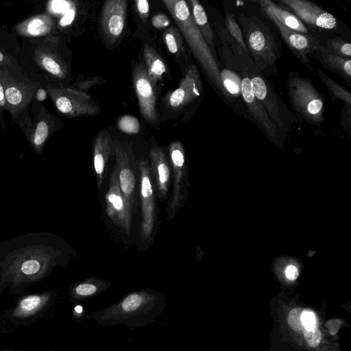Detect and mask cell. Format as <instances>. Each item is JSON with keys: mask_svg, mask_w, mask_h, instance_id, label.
<instances>
[{"mask_svg": "<svg viewBox=\"0 0 351 351\" xmlns=\"http://www.w3.org/2000/svg\"><path fill=\"white\" fill-rule=\"evenodd\" d=\"M0 69L14 77L45 86L47 82L39 75L23 53L18 36L5 27H0Z\"/></svg>", "mask_w": 351, "mask_h": 351, "instance_id": "cell-9", "label": "cell"}, {"mask_svg": "<svg viewBox=\"0 0 351 351\" xmlns=\"http://www.w3.org/2000/svg\"><path fill=\"white\" fill-rule=\"evenodd\" d=\"M203 93L199 70L192 64L186 70L178 87L167 95L165 104L169 109L178 111L198 99Z\"/></svg>", "mask_w": 351, "mask_h": 351, "instance_id": "cell-15", "label": "cell"}, {"mask_svg": "<svg viewBox=\"0 0 351 351\" xmlns=\"http://www.w3.org/2000/svg\"><path fill=\"white\" fill-rule=\"evenodd\" d=\"M285 276L289 280H295L298 276V271L294 265H289L285 269Z\"/></svg>", "mask_w": 351, "mask_h": 351, "instance_id": "cell-45", "label": "cell"}, {"mask_svg": "<svg viewBox=\"0 0 351 351\" xmlns=\"http://www.w3.org/2000/svg\"><path fill=\"white\" fill-rule=\"evenodd\" d=\"M62 46V38L58 36L23 38L21 44L39 75L53 86H69L70 64Z\"/></svg>", "mask_w": 351, "mask_h": 351, "instance_id": "cell-5", "label": "cell"}, {"mask_svg": "<svg viewBox=\"0 0 351 351\" xmlns=\"http://www.w3.org/2000/svg\"><path fill=\"white\" fill-rule=\"evenodd\" d=\"M167 306L162 294L141 291L130 293L101 310L86 314V319L104 326L123 325L137 328L154 322Z\"/></svg>", "mask_w": 351, "mask_h": 351, "instance_id": "cell-2", "label": "cell"}, {"mask_svg": "<svg viewBox=\"0 0 351 351\" xmlns=\"http://www.w3.org/2000/svg\"><path fill=\"white\" fill-rule=\"evenodd\" d=\"M241 62V95L245 106V117L254 123L269 138L276 140L285 136L283 132L270 118L261 103L255 97L245 68Z\"/></svg>", "mask_w": 351, "mask_h": 351, "instance_id": "cell-12", "label": "cell"}, {"mask_svg": "<svg viewBox=\"0 0 351 351\" xmlns=\"http://www.w3.org/2000/svg\"><path fill=\"white\" fill-rule=\"evenodd\" d=\"M315 74L325 85L332 101L341 100L351 107V93L346 88L335 82L319 68L315 69Z\"/></svg>", "mask_w": 351, "mask_h": 351, "instance_id": "cell-25", "label": "cell"}, {"mask_svg": "<svg viewBox=\"0 0 351 351\" xmlns=\"http://www.w3.org/2000/svg\"><path fill=\"white\" fill-rule=\"evenodd\" d=\"M69 256L63 240L47 232L21 234L0 242V296L20 295L45 278Z\"/></svg>", "mask_w": 351, "mask_h": 351, "instance_id": "cell-1", "label": "cell"}, {"mask_svg": "<svg viewBox=\"0 0 351 351\" xmlns=\"http://www.w3.org/2000/svg\"><path fill=\"white\" fill-rule=\"evenodd\" d=\"M126 0H108L101 9L100 25L108 45H114L121 36L125 25Z\"/></svg>", "mask_w": 351, "mask_h": 351, "instance_id": "cell-18", "label": "cell"}, {"mask_svg": "<svg viewBox=\"0 0 351 351\" xmlns=\"http://www.w3.org/2000/svg\"><path fill=\"white\" fill-rule=\"evenodd\" d=\"M238 23L250 56L255 65L265 78L276 77L277 62L280 58L282 45L276 26L269 19L243 13L238 16Z\"/></svg>", "mask_w": 351, "mask_h": 351, "instance_id": "cell-3", "label": "cell"}, {"mask_svg": "<svg viewBox=\"0 0 351 351\" xmlns=\"http://www.w3.org/2000/svg\"><path fill=\"white\" fill-rule=\"evenodd\" d=\"M119 182L122 191L126 194H130L135 186V178L133 173L129 169H122L119 173Z\"/></svg>", "mask_w": 351, "mask_h": 351, "instance_id": "cell-31", "label": "cell"}, {"mask_svg": "<svg viewBox=\"0 0 351 351\" xmlns=\"http://www.w3.org/2000/svg\"><path fill=\"white\" fill-rule=\"evenodd\" d=\"M258 2L261 12L267 19L274 20L293 31L313 35L311 29L289 10L271 0H261Z\"/></svg>", "mask_w": 351, "mask_h": 351, "instance_id": "cell-20", "label": "cell"}, {"mask_svg": "<svg viewBox=\"0 0 351 351\" xmlns=\"http://www.w3.org/2000/svg\"><path fill=\"white\" fill-rule=\"evenodd\" d=\"M117 126L122 132L129 134H136L141 129L138 119L131 115H124L117 121Z\"/></svg>", "mask_w": 351, "mask_h": 351, "instance_id": "cell-30", "label": "cell"}, {"mask_svg": "<svg viewBox=\"0 0 351 351\" xmlns=\"http://www.w3.org/2000/svg\"><path fill=\"white\" fill-rule=\"evenodd\" d=\"M340 125L341 128L347 132L350 133L351 129V107L343 104V108L341 111V120Z\"/></svg>", "mask_w": 351, "mask_h": 351, "instance_id": "cell-36", "label": "cell"}, {"mask_svg": "<svg viewBox=\"0 0 351 351\" xmlns=\"http://www.w3.org/2000/svg\"><path fill=\"white\" fill-rule=\"evenodd\" d=\"M12 32L22 38L57 36L56 19L47 12H41L18 23Z\"/></svg>", "mask_w": 351, "mask_h": 351, "instance_id": "cell-19", "label": "cell"}, {"mask_svg": "<svg viewBox=\"0 0 351 351\" xmlns=\"http://www.w3.org/2000/svg\"><path fill=\"white\" fill-rule=\"evenodd\" d=\"M324 47L331 53L351 59V44L341 37L327 39Z\"/></svg>", "mask_w": 351, "mask_h": 351, "instance_id": "cell-28", "label": "cell"}, {"mask_svg": "<svg viewBox=\"0 0 351 351\" xmlns=\"http://www.w3.org/2000/svg\"><path fill=\"white\" fill-rule=\"evenodd\" d=\"M241 58L250 80L255 97L283 132L291 131L298 121L293 112L289 109L268 79L262 75L250 55L242 50Z\"/></svg>", "mask_w": 351, "mask_h": 351, "instance_id": "cell-6", "label": "cell"}, {"mask_svg": "<svg viewBox=\"0 0 351 351\" xmlns=\"http://www.w3.org/2000/svg\"><path fill=\"white\" fill-rule=\"evenodd\" d=\"M49 351H53V350H50Z\"/></svg>", "mask_w": 351, "mask_h": 351, "instance_id": "cell-47", "label": "cell"}, {"mask_svg": "<svg viewBox=\"0 0 351 351\" xmlns=\"http://www.w3.org/2000/svg\"><path fill=\"white\" fill-rule=\"evenodd\" d=\"M304 340L311 348H316L320 343L322 338L321 331L317 327L312 329L302 330Z\"/></svg>", "mask_w": 351, "mask_h": 351, "instance_id": "cell-33", "label": "cell"}, {"mask_svg": "<svg viewBox=\"0 0 351 351\" xmlns=\"http://www.w3.org/2000/svg\"><path fill=\"white\" fill-rule=\"evenodd\" d=\"M304 309L301 307L293 308L287 316V322L291 329L295 331L302 330V313Z\"/></svg>", "mask_w": 351, "mask_h": 351, "instance_id": "cell-32", "label": "cell"}, {"mask_svg": "<svg viewBox=\"0 0 351 351\" xmlns=\"http://www.w3.org/2000/svg\"><path fill=\"white\" fill-rule=\"evenodd\" d=\"M133 82L141 115L149 123L155 124L158 121L156 95L146 67L142 63L134 66Z\"/></svg>", "mask_w": 351, "mask_h": 351, "instance_id": "cell-16", "label": "cell"}, {"mask_svg": "<svg viewBox=\"0 0 351 351\" xmlns=\"http://www.w3.org/2000/svg\"><path fill=\"white\" fill-rule=\"evenodd\" d=\"M48 93L45 86L40 85L35 90L34 101L42 103L47 98Z\"/></svg>", "mask_w": 351, "mask_h": 351, "instance_id": "cell-43", "label": "cell"}, {"mask_svg": "<svg viewBox=\"0 0 351 351\" xmlns=\"http://www.w3.org/2000/svg\"><path fill=\"white\" fill-rule=\"evenodd\" d=\"M105 82L106 80L103 79L101 76L92 77L86 79L84 82L73 84V87L85 92L84 90H86L94 86L104 83Z\"/></svg>", "mask_w": 351, "mask_h": 351, "instance_id": "cell-35", "label": "cell"}, {"mask_svg": "<svg viewBox=\"0 0 351 351\" xmlns=\"http://www.w3.org/2000/svg\"><path fill=\"white\" fill-rule=\"evenodd\" d=\"M31 108L32 128L26 138L34 152L41 154L52 134L61 128L62 123L61 120L51 114L42 103L34 100Z\"/></svg>", "mask_w": 351, "mask_h": 351, "instance_id": "cell-14", "label": "cell"}, {"mask_svg": "<svg viewBox=\"0 0 351 351\" xmlns=\"http://www.w3.org/2000/svg\"><path fill=\"white\" fill-rule=\"evenodd\" d=\"M302 323L304 329L316 327V317L313 312L304 310L302 313Z\"/></svg>", "mask_w": 351, "mask_h": 351, "instance_id": "cell-37", "label": "cell"}, {"mask_svg": "<svg viewBox=\"0 0 351 351\" xmlns=\"http://www.w3.org/2000/svg\"><path fill=\"white\" fill-rule=\"evenodd\" d=\"M6 110L5 108V98L4 93V87L0 74V124L3 129L5 128V122L4 119V112Z\"/></svg>", "mask_w": 351, "mask_h": 351, "instance_id": "cell-39", "label": "cell"}, {"mask_svg": "<svg viewBox=\"0 0 351 351\" xmlns=\"http://www.w3.org/2000/svg\"><path fill=\"white\" fill-rule=\"evenodd\" d=\"M269 21L276 26L294 56L315 74V68L311 64L308 56L322 45L319 39L313 35L302 34L286 28L274 20Z\"/></svg>", "mask_w": 351, "mask_h": 351, "instance_id": "cell-17", "label": "cell"}, {"mask_svg": "<svg viewBox=\"0 0 351 351\" xmlns=\"http://www.w3.org/2000/svg\"><path fill=\"white\" fill-rule=\"evenodd\" d=\"M143 58L147 75L152 84L161 80L166 72V66L163 59L157 51L150 46H145L143 49Z\"/></svg>", "mask_w": 351, "mask_h": 351, "instance_id": "cell-23", "label": "cell"}, {"mask_svg": "<svg viewBox=\"0 0 351 351\" xmlns=\"http://www.w3.org/2000/svg\"><path fill=\"white\" fill-rule=\"evenodd\" d=\"M162 1L173 16L207 81L225 101V92L220 77L219 59L213 56L196 27L187 2L183 0H163Z\"/></svg>", "mask_w": 351, "mask_h": 351, "instance_id": "cell-4", "label": "cell"}, {"mask_svg": "<svg viewBox=\"0 0 351 351\" xmlns=\"http://www.w3.org/2000/svg\"><path fill=\"white\" fill-rule=\"evenodd\" d=\"M162 39L170 53L177 55L183 51V40L176 27L167 28L163 33Z\"/></svg>", "mask_w": 351, "mask_h": 351, "instance_id": "cell-26", "label": "cell"}, {"mask_svg": "<svg viewBox=\"0 0 351 351\" xmlns=\"http://www.w3.org/2000/svg\"><path fill=\"white\" fill-rule=\"evenodd\" d=\"M308 57L319 62L326 69L338 75L348 84L351 83V59L328 52L323 45H319Z\"/></svg>", "mask_w": 351, "mask_h": 351, "instance_id": "cell-21", "label": "cell"}, {"mask_svg": "<svg viewBox=\"0 0 351 351\" xmlns=\"http://www.w3.org/2000/svg\"><path fill=\"white\" fill-rule=\"evenodd\" d=\"M45 88L56 111L62 116H97L101 112L98 104L86 92L71 86H53L47 84Z\"/></svg>", "mask_w": 351, "mask_h": 351, "instance_id": "cell-10", "label": "cell"}, {"mask_svg": "<svg viewBox=\"0 0 351 351\" xmlns=\"http://www.w3.org/2000/svg\"><path fill=\"white\" fill-rule=\"evenodd\" d=\"M277 3L314 31L323 29L337 34L345 32L343 25L335 16L308 0H278Z\"/></svg>", "mask_w": 351, "mask_h": 351, "instance_id": "cell-11", "label": "cell"}, {"mask_svg": "<svg viewBox=\"0 0 351 351\" xmlns=\"http://www.w3.org/2000/svg\"><path fill=\"white\" fill-rule=\"evenodd\" d=\"M136 6L140 17L146 22L149 12V2L147 0H136Z\"/></svg>", "mask_w": 351, "mask_h": 351, "instance_id": "cell-40", "label": "cell"}, {"mask_svg": "<svg viewBox=\"0 0 351 351\" xmlns=\"http://www.w3.org/2000/svg\"><path fill=\"white\" fill-rule=\"evenodd\" d=\"M224 22L228 32L234 40L239 45L245 53L250 55L243 39L240 25L231 12H226L225 13Z\"/></svg>", "mask_w": 351, "mask_h": 351, "instance_id": "cell-27", "label": "cell"}, {"mask_svg": "<svg viewBox=\"0 0 351 351\" xmlns=\"http://www.w3.org/2000/svg\"><path fill=\"white\" fill-rule=\"evenodd\" d=\"M170 155L171 160L176 167H181L184 163V155L181 143L178 141L173 142L170 145Z\"/></svg>", "mask_w": 351, "mask_h": 351, "instance_id": "cell-34", "label": "cell"}, {"mask_svg": "<svg viewBox=\"0 0 351 351\" xmlns=\"http://www.w3.org/2000/svg\"><path fill=\"white\" fill-rule=\"evenodd\" d=\"M195 24L208 45L213 56L217 58L214 30L208 21L206 12L197 0L187 2Z\"/></svg>", "mask_w": 351, "mask_h": 351, "instance_id": "cell-22", "label": "cell"}, {"mask_svg": "<svg viewBox=\"0 0 351 351\" xmlns=\"http://www.w3.org/2000/svg\"><path fill=\"white\" fill-rule=\"evenodd\" d=\"M287 90L292 112L297 118L315 126L325 121V100L312 80L297 71L288 74Z\"/></svg>", "mask_w": 351, "mask_h": 351, "instance_id": "cell-7", "label": "cell"}, {"mask_svg": "<svg viewBox=\"0 0 351 351\" xmlns=\"http://www.w3.org/2000/svg\"><path fill=\"white\" fill-rule=\"evenodd\" d=\"M108 201L112 204L113 208L121 211L123 209V202L121 195L118 193H110L108 196Z\"/></svg>", "mask_w": 351, "mask_h": 351, "instance_id": "cell-41", "label": "cell"}, {"mask_svg": "<svg viewBox=\"0 0 351 351\" xmlns=\"http://www.w3.org/2000/svg\"><path fill=\"white\" fill-rule=\"evenodd\" d=\"M99 287L92 282H84L74 286L69 293V299L71 302H77L95 295Z\"/></svg>", "mask_w": 351, "mask_h": 351, "instance_id": "cell-29", "label": "cell"}, {"mask_svg": "<svg viewBox=\"0 0 351 351\" xmlns=\"http://www.w3.org/2000/svg\"><path fill=\"white\" fill-rule=\"evenodd\" d=\"M342 325L339 319H333L326 322V326L332 335H335Z\"/></svg>", "mask_w": 351, "mask_h": 351, "instance_id": "cell-44", "label": "cell"}, {"mask_svg": "<svg viewBox=\"0 0 351 351\" xmlns=\"http://www.w3.org/2000/svg\"><path fill=\"white\" fill-rule=\"evenodd\" d=\"M1 351H23V350H16V349H3V350H1Z\"/></svg>", "mask_w": 351, "mask_h": 351, "instance_id": "cell-46", "label": "cell"}, {"mask_svg": "<svg viewBox=\"0 0 351 351\" xmlns=\"http://www.w3.org/2000/svg\"><path fill=\"white\" fill-rule=\"evenodd\" d=\"M110 150V138L106 130L97 134L94 146V166L96 173L101 175Z\"/></svg>", "mask_w": 351, "mask_h": 351, "instance_id": "cell-24", "label": "cell"}, {"mask_svg": "<svg viewBox=\"0 0 351 351\" xmlns=\"http://www.w3.org/2000/svg\"><path fill=\"white\" fill-rule=\"evenodd\" d=\"M0 74L4 87L6 111L10 113L12 123L17 124L27 138L32 128L29 109L34 100L35 90L40 84L16 79L3 69H0Z\"/></svg>", "mask_w": 351, "mask_h": 351, "instance_id": "cell-8", "label": "cell"}, {"mask_svg": "<svg viewBox=\"0 0 351 351\" xmlns=\"http://www.w3.org/2000/svg\"><path fill=\"white\" fill-rule=\"evenodd\" d=\"M57 295L58 291L55 289L23 295L17 300L12 308L5 312V317L15 324L32 322L54 303Z\"/></svg>", "mask_w": 351, "mask_h": 351, "instance_id": "cell-13", "label": "cell"}, {"mask_svg": "<svg viewBox=\"0 0 351 351\" xmlns=\"http://www.w3.org/2000/svg\"><path fill=\"white\" fill-rule=\"evenodd\" d=\"M141 193L144 197H149L152 195V184L147 176L142 178Z\"/></svg>", "mask_w": 351, "mask_h": 351, "instance_id": "cell-42", "label": "cell"}, {"mask_svg": "<svg viewBox=\"0 0 351 351\" xmlns=\"http://www.w3.org/2000/svg\"><path fill=\"white\" fill-rule=\"evenodd\" d=\"M152 23L154 27L162 29L169 25L170 21L166 14L159 13L153 16Z\"/></svg>", "mask_w": 351, "mask_h": 351, "instance_id": "cell-38", "label": "cell"}]
</instances>
